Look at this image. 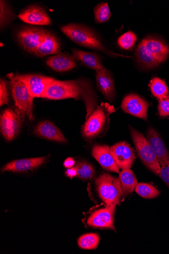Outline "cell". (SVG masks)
<instances>
[{
    "instance_id": "1",
    "label": "cell",
    "mask_w": 169,
    "mask_h": 254,
    "mask_svg": "<svg viewBox=\"0 0 169 254\" xmlns=\"http://www.w3.org/2000/svg\"><path fill=\"white\" fill-rule=\"evenodd\" d=\"M42 98L82 101L86 109V120L97 108L98 104V98L92 84L88 80L82 78L66 81L55 79L48 85Z\"/></svg>"
},
{
    "instance_id": "2",
    "label": "cell",
    "mask_w": 169,
    "mask_h": 254,
    "mask_svg": "<svg viewBox=\"0 0 169 254\" xmlns=\"http://www.w3.org/2000/svg\"><path fill=\"white\" fill-rule=\"evenodd\" d=\"M62 32L72 41L87 48L104 53L113 57L130 58L109 50L93 29L86 26L71 23L60 28Z\"/></svg>"
},
{
    "instance_id": "3",
    "label": "cell",
    "mask_w": 169,
    "mask_h": 254,
    "mask_svg": "<svg viewBox=\"0 0 169 254\" xmlns=\"http://www.w3.org/2000/svg\"><path fill=\"white\" fill-rule=\"evenodd\" d=\"M115 111L113 106L102 103L86 120L82 127L83 136L87 140L104 134L109 129L110 115Z\"/></svg>"
},
{
    "instance_id": "4",
    "label": "cell",
    "mask_w": 169,
    "mask_h": 254,
    "mask_svg": "<svg viewBox=\"0 0 169 254\" xmlns=\"http://www.w3.org/2000/svg\"><path fill=\"white\" fill-rule=\"evenodd\" d=\"M9 84L13 99L16 108L25 118L30 121L33 120V100L30 91L21 79L19 74L12 73L8 74Z\"/></svg>"
},
{
    "instance_id": "5",
    "label": "cell",
    "mask_w": 169,
    "mask_h": 254,
    "mask_svg": "<svg viewBox=\"0 0 169 254\" xmlns=\"http://www.w3.org/2000/svg\"><path fill=\"white\" fill-rule=\"evenodd\" d=\"M95 186L99 196L107 205L121 202L124 195L119 178L104 174L96 179Z\"/></svg>"
},
{
    "instance_id": "6",
    "label": "cell",
    "mask_w": 169,
    "mask_h": 254,
    "mask_svg": "<svg viewBox=\"0 0 169 254\" xmlns=\"http://www.w3.org/2000/svg\"><path fill=\"white\" fill-rule=\"evenodd\" d=\"M130 133L138 155L143 164L156 176H159L161 167L147 138L132 127H130Z\"/></svg>"
},
{
    "instance_id": "7",
    "label": "cell",
    "mask_w": 169,
    "mask_h": 254,
    "mask_svg": "<svg viewBox=\"0 0 169 254\" xmlns=\"http://www.w3.org/2000/svg\"><path fill=\"white\" fill-rule=\"evenodd\" d=\"M25 118L16 109L7 108L1 115V132L7 141L14 139L19 133Z\"/></svg>"
},
{
    "instance_id": "8",
    "label": "cell",
    "mask_w": 169,
    "mask_h": 254,
    "mask_svg": "<svg viewBox=\"0 0 169 254\" xmlns=\"http://www.w3.org/2000/svg\"><path fill=\"white\" fill-rule=\"evenodd\" d=\"M46 32L47 30L42 28L26 26L18 31L17 37L21 48L33 54L42 44Z\"/></svg>"
},
{
    "instance_id": "9",
    "label": "cell",
    "mask_w": 169,
    "mask_h": 254,
    "mask_svg": "<svg viewBox=\"0 0 169 254\" xmlns=\"http://www.w3.org/2000/svg\"><path fill=\"white\" fill-rule=\"evenodd\" d=\"M149 104L136 94H129L123 99L121 108L124 112L138 118L147 121Z\"/></svg>"
},
{
    "instance_id": "10",
    "label": "cell",
    "mask_w": 169,
    "mask_h": 254,
    "mask_svg": "<svg viewBox=\"0 0 169 254\" xmlns=\"http://www.w3.org/2000/svg\"><path fill=\"white\" fill-rule=\"evenodd\" d=\"M18 18L28 24L37 26H49L52 21L45 9L39 5H31L23 10Z\"/></svg>"
},
{
    "instance_id": "11",
    "label": "cell",
    "mask_w": 169,
    "mask_h": 254,
    "mask_svg": "<svg viewBox=\"0 0 169 254\" xmlns=\"http://www.w3.org/2000/svg\"><path fill=\"white\" fill-rule=\"evenodd\" d=\"M112 154L119 169H130L134 163L133 149L126 142L117 143L111 147Z\"/></svg>"
},
{
    "instance_id": "12",
    "label": "cell",
    "mask_w": 169,
    "mask_h": 254,
    "mask_svg": "<svg viewBox=\"0 0 169 254\" xmlns=\"http://www.w3.org/2000/svg\"><path fill=\"white\" fill-rule=\"evenodd\" d=\"M116 205H107L106 208L94 212L87 220L89 226L98 228L114 229L113 216Z\"/></svg>"
},
{
    "instance_id": "13",
    "label": "cell",
    "mask_w": 169,
    "mask_h": 254,
    "mask_svg": "<svg viewBox=\"0 0 169 254\" xmlns=\"http://www.w3.org/2000/svg\"><path fill=\"white\" fill-rule=\"evenodd\" d=\"M20 78L27 85L31 95L34 98H42L48 85L55 79L54 78L35 74L20 75Z\"/></svg>"
},
{
    "instance_id": "14",
    "label": "cell",
    "mask_w": 169,
    "mask_h": 254,
    "mask_svg": "<svg viewBox=\"0 0 169 254\" xmlns=\"http://www.w3.org/2000/svg\"><path fill=\"white\" fill-rule=\"evenodd\" d=\"M147 139L154 150L161 167L169 164V152L159 132L153 127L148 128Z\"/></svg>"
},
{
    "instance_id": "15",
    "label": "cell",
    "mask_w": 169,
    "mask_h": 254,
    "mask_svg": "<svg viewBox=\"0 0 169 254\" xmlns=\"http://www.w3.org/2000/svg\"><path fill=\"white\" fill-rule=\"evenodd\" d=\"M141 42L160 64L167 60L169 56V46L164 40L157 37L149 36L143 39Z\"/></svg>"
},
{
    "instance_id": "16",
    "label": "cell",
    "mask_w": 169,
    "mask_h": 254,
    "mask_svg": "<svg viewBox=\"0 0 169 254\" xmlns=\"http://www.w3.org/2000/svg\"><path fill=\"white\" fill-rule=\"evenodd\" d=\"M46 157L15 160L2 168V172L25 173L33 171L42 166L46 161Z\"/></svg>"
},
{
    "instance_id": "17",
    "label": "cell",
    "mask_w": 169,
    "mask_h": 254,
    "mask_svg": "<svg viewBox=\"0 0 169 254\" xmlns=\"http://www.w3.org/2000/svg\"><path fill=\"white\" fill-rule=\"evenodd\" d=\"M96 81L98 88L105 98L109 102L114 101L115 89L114 80L111 72L106 68L96 72Z\"/></svg>"
},
{
    "instance_id": "18",
    "label": "cell",
    "mask_w": 169,
    "mask_h": 254,
    "mask_svg": "<svg viewBox=\"0 0 169 254\" xmlns=\"http://www.w3.org/2000/svg\"><path fill=\"white\" fill-rule=\"evenodd\" d=\"M92 155L104 170L119 173V168L112 154L111 147L108 145H95L92 150Z\"/></svg>"
},
{
    "instance_id": "19",
    "label": "cell",
    "mask_w": 169,
    "mask_h": 254,
    "mask_svg": "<svg viewBox=\"0 0 169 254\" xmlns=\"http://www.w3.org/2000/svg\"><path fill=\"white\" fill-rule=\"evenodd\" d=\"M34 133L45 139L59 143H66V139L61 130L53 123L46 121L39 123Z\"/></svg>"
},
{
    "instance_id": "20",
    "label": "cell",
    "mask_w": 169,
    "mask_h": 254,
    "mask_svg": "<svg viewBox=\"0 0 169 254\" xmlns=\"http://www.w3.org/2000/svg\"><path fill=\"white\" fill-rule=\"evenodd\" d=\"M47 64L57 72L69 71L77 66V62L73 56L60 53L48 58Z\"/></svg>"
},
{
    "instance_id": "21",
    "label": "cell",
    "mask_w": 169,
    "mask_h": 254,
    "mask_svg": "<svg viewBox=\"0 0 169 254\" xmlns=\"http://www.w3.org/2000/svg\"><path fill=\"white\" fill-rule=\"evenodd\" d=\"M61 46L58 38L52 33L47 31L45 37L38 48L33 54L39 58L60 53Z\"/></svg>"
},
{
    "instance_id": "22",
    "label": "cell",
    "mask_w": 169,
    "mask_h": 254,
    "mask_svg": "<svg viewBox=\"0 0 169 254\" xmlns=\"http://www.w3.org/2000/svg\"><path fill=\"white\" fill-rule=\"evenodd\" d=\"M72 56L87 67L93 69L96 72L104 70L105 68L102 62L101 57L95 53L87 52L74 49Z\"/></svg>"
},
{
    "instance_id": "23",
    "label": "cell",
    "mask_w": 169,
    "mask_h": 254,
    "mask_svg": "<svg viewBox=\"0 0 169 254\" xmlns=\"http://www.w3.org/2000/svg\"><path fill=\"white\" fill-rule=\"evenodd\" d=\"M136 60L138 64L146 70H150L158 66L160 63L148 51L141 41L135 51Z\"/></svg>"
},
{
    "instance_id": "24",
    "label": "cell",
    "mask_w": 169,
    "mask_h": 254,
    "mask_svg": "<svg viewBox=\"0 0 169 254\" xmlns=\"http://www.w3.org/2000/svg\"><path fill=\"white\" fill-rule=\"evenodd\" d=\"M119 179L124 195L127 196L132 193L138 184L134 172L130 169H123L119 173Z\"/></svg>"
},
{
    "instance_id": "25",
    "label": "cell",
    "mask_w": 169,
    "mask_h": 254,
    "mask_svg": "<svg viewBox=\"0 0 169 254\" xmlns=\"http://www.w3.org/2000/svg\"><path fill=\"white\" fill-rule=\"evenodd\" d=\"M152 94L159 101L169 98V90L165 82L159 78L152 79L149 84Z\"/></svg>"
},
{
    "instance_id": "26",
    "label": "cell",
    "mask_w": 169,
    "mask_h": 254,
    "mask_svg": "<svg viewBox=\"0 0 169 254\" xmlns=\"http://www.w3.org/2000/svg\"><path fill=\"white\" fill-rule=\"evenodd\" d=\"M16 18L15 14L6 1H0V27L1 30L8 26Z\"/></svg>"
},
{
    "instance_id": "27",
    "label": "cell",
    "mask_w": 169,
    "mask_h": 254,
    "mask_svg": "<svg viewBox=\"0 0 169 254\" xmlns=\"http://www.w3.org/2000/svg\"><path fill=\"white\" fill-rule=\"evenodd\" d=\"M141 197L146 199H153L158 197L160 192L153 185L148 183H138L135 189Z\"/></svg>"
},
{
    "instance_id": "28",
    "label": "cell",
    "mask_w": 169,
    "mask_h": 254,
    "mask_svg": "<svg viewBox=\"0 0 169 254\" xmlns=\"http://www.w3.org/2000/svg\"><path fill=\"white\" fill-rule=\"evenodd\" d=\"M100 242L99 236L96 234H88L81 236L78 240L79 247L84 250L97 248Z\"/></svg>"
},
{
    "instance_id": "29",
    "label": "cell",
    "mask_w": 169,
    "mask_h": 254,
    "mask_svg": "<svg viewBox=\"0 0 169 254\" xmlns=\"http://www.w3.org/2000/svg\"><path fill=\"white\" fill-rule=\"evenodd\" d=\"M95 20L98 24H103L108 21L112 16V13L107 3H101L94 9Z\"/></svg>"
},
{
    "instance_id": "30",
    "label": "cell",
    "mask_w": 169,
    "mask_h": 254,
    "mask_svg": "<svg viewBox=\"0 0 169 254\" xmlns=\"http://www.w3.org/2000/svg\"><path fill=\"white\" fill-rule=\"evenodd\" d=\"M77 170V177L82 180H92L95 176V169L89 163L86 161H81L76 166Z\"/></svg>"
},
{
    "instance_id": "31",
    "label": "cell",
    "mask_w": 169,
    "mask_h": 254,
    "mask_svg": "<svg viewBox=\"0 0 169 254\" xmlns=\"http://www.w3.org/2000/svg\"><path fill=\"white\" fill-rule=\"evenodd\" d=\"M136 40V34L132 31H128L118 38L117 43L120 48L129 51L134 47Z\"/></svg>"
},
{
    "instance_id": "32",
    "label": "cell",
    "mask_w": 169,
    "mask_h": 254,
    "mask_svg": "<svg viewBox=\"0 0 169 254\" xmlns=\"http://www.w3.org/2000/svg\"><path fill=\"white\" fill-rule=\"evenodd\" d=\"M9 102L8 90L6 82L3 79L0 81V105L2 107Z\"/></svg>"
},
{
    "instance_id": "33",
    "label": "cell",
    "mask_w": 169,
    "mask_h": 254,
    "mask_svg": "<svg viewBox=\"0 0 169 254\" xmlns=\"http://www.w3.org/2000/svg\"><path fill=\"white\" fill-rule=\"evenodd\" d=\"M158 112L161 117L169 116V98L160 101Z\"/></svg>"
},
{
    "instance_id": "34",
    "label": "cell",
    "mask_w": 169,
    "mask_h": 254,
    "mask_svg": "<svg viewBox=\"0 0 169 254\" xmlns=\"http://www.w3.org/2000/svg\"><path fill=\"white\" fill-rule=\"evenodd\" d=\"M159 176L169 189V164L161 167Z\"/></svg>"
},
{
    "instance_id": "35",
    "label": "cell",
    "mask_w": 169,
    "mask_h": 254,
    "mask_svg": "<svg viewBox=\"0 0 169 254\" xmlns=\"http://www.w3.org/2000/svg\"><path fill=\"white\" fill-rule=\"evenodd\" d=\"M65 174L68 177L72 178L77 176V170L76 167L68 169Z\"/></svg>"
},
{
    "instance_id": "36",
    "label": "cell",
    "mask_w": 169,
    "mask_h": 254,
    "mask_svg": "<svg viewBox=\"0 0 169 254\" xmlns=\"http://www.w3.org/2000/svg\"><path fill=\"white\" fill-rule=\"evenodd\" d=\"M75 164V161L73 158H68L64 162V166L66 168H71L74 167Z\"/></svg>"
}]
</instances>
